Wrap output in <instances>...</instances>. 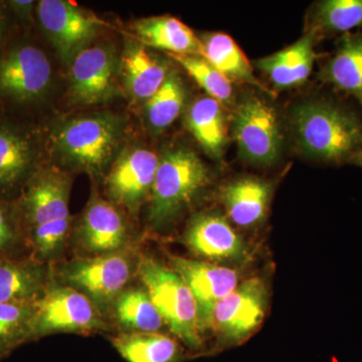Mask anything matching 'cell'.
Listing matches in <instances>:
<instances>
[{"instance_id": "cell-1", "label": "cell", "mask_w": 362, "mask_h": 362, "mask_svg": "<svg viewBox=\"0 0 362 362\" xmlns=\"http://www.w3.org/2000/svg\"><path fill=\"white\" fill-rule=\"evenodd\" d=\"M70 188L63 173L42 171L28 181L16 204L26 247L42 263L56 258L68 240Z\"/></svg>"}, {"instance_id": "cell-16", "label": "cell", "mask_w": 362, "mask_h": 362, "mask_svg": "<svg viewBox=\"0 0 362 362\" xmlns=\"http://www.w3.org/2000/svg\"><path fill=\"white\" fill-rule=\"evenodd\" d=\"M49 284V268L32 255L0 256V304H37Z\"/></svg>"}, {"instance_id": "cell-3", "label": "cell", "mask_w": 362, "mask_h": 362, "mask_svg": "<svg viewBox=\"0 0 362 362\" xmlns=\"http://www.w3.org/2000/svg\"><path fill=\"white\" fill-rule=\"evenodd\" d=\"M137 273L171 332L190 349H199L202 329L197 301L180 274L147 257L138 261Z\"/></svg>"}, {"instance_id": "cell-34", "label": "cell", "mask_w": 362, "mask_h": 362, "mask_svg": "<svg viewBox=\"0 0 362 362\" xmlns=\"http://www.w3.org/2000/svg\"><path fill=\"white\" fill-rule=\"evenodd\" d=\"M349 162L362 168V147L349 159Z\"/></svg>"}, {"instance_id": "cell-15", "label": "cell", "mask_w": 362, "mask_h": 362, "mask_svg": "<svg viewBox=\"0 0 362 362\" xmlns=\"http://www.w3.org/2000/svg\"><path fill=\"white\" fill-rule=\"evenodd\" d=\"M173 265L194 294L202 332L209 328L216 303L238 287V274L226 267L180 257H173Z\"/></svg>"}, {"instance_id": "cell-32", "label": "cell", "mask_w": 362, "mask_h": 362, "mask_svg": "<svg viewBox=\"0 0 362 362\" xmlns=\"http://www.w3.org/2000/svg\"><path fill=\"white\" fill-rule=\"evenodd\" d=\"M21 247L26 244L16 204L11 206L0 197V256L18 255Z\"/></svg>"}, {"instance_id": "cell-21", "label": "cell", "mask_w": 362, "mask_h": 362, "mask_svg": "<svg viewBox=\"0 0 362 362\" xmlns=\"http://www.w3.org/2000/svg\"><path fill=\"white\" fill-rule=\"evenodd\" d=\"M35 150L20 131L0 125V194H9L32 178Z\"/></svg>"}, {"instance_id": "cell-25", "label": "cell", "mask_w": 362, "mask_h": 362, "mask_svg": "<svg viewBox=\"0 0 362 362\" xmlns=\"http://www.w3.org/2000/svg\"><path fill=\"white\" fill-rule=\"evenodd\" d=\"M127 362H178L180 349L173 338L157 332H122L111 338Z\"/></svg>"}, {"instance_id": "cell-28", "label": "cell", "mask_w": 362, "mask_h": 362, "mask_svg": "<svg viewBox=\"0 0 362 362\" xmlns=\"http://www.w3.org/2000/svg\"><path fill=\"white\" fill-rule=\"evenodd\" d=\"M362 30V0H324L313 7L309 30L322 35Z\"/></svg>"}, {"instance_id": "cell-14", "label": "cell", "mask_w": 362, "mask_h": 362, "mask_svg": "<svg viewBox=\"0 0 362 362\" xmlns=\"http://www.w3.org/2000/svg\"><path fill=\"white\" fill-rule=\"evenodd\" d=\"M127 242V226L115 204L98 194L90 197L77 228L76 243L88 257L121 251Z\"/></svg>"}, {"instance_id": "cell-7", "label": "cell", "mask_w": 362, "mask_h": 362, "mask_svg": "<svg viewBox=\"0 0 362 362\" xmlns=\"http://www.w3.org/2000/svg\"><path fill=\"white\" fill-rule=\"evenodd\" d=\"M132 272V261L119 251L73 259L62 270V277L66 285L89 297L102 311L125 291Z\"/></svg>"}, {"instance_id": "cell-22", "label": "cell", "mask_w": 362, "mask_h": 362, "mask_svg": "<svg viewBox=\"0 0 362 362\" xmlns=\"http://www.w3.org/2000/svg\"><path fill=\"white\" fill-rule=\"evenodd\" d=\"M202 42V58L228 80L254 86L273 96L272 90L257 78L246 54L230 35L223 33H211Z\"/></svg>"}, {"instance_id": "cell-10", "label": "cell", "mask_w": 362, "mask_h": 362, "mask_svg": "<svg viewBox=\"0 0 362 362\" xmlns=\"http://www.w3.org/2000/svg\"><path fill=\"white\" fill-rule=\"evenodd\" d=\"M52 66L39 47L21 45L0 59V94L18 102L39 99L51 84Z\"/></svg>"}, {"instance_id": "cell-26", "label": "cell", "mask_w": 362, "mask_h": 362, "mask_svg": "<svg viewBox=\"0 0 362 362\" xmlns=\"http://www.w3.org/2000/svg\"><path fill=\"white\" fill-rule=\"evenodd\" d=\"M187 125L207 153L216 158L223 156L228 138L220 102L211 97L199 98L188 110Z\"/></svg>"}, {"instance_id": "cell-6", "label": "cell", "mask_w": 362, "mask_h": 362, "mask_svg": "<svg viewBox=\"0 0 362 362\" xmlns=\"http://www.w3.org/2000/svg\"><path fill=\"white\" fill-rule=\"evenodd\" d=\"M106 328L99 307L70 286L51 282L35 304L33 340L58 332L90 334Z\"/></svg>"}, {"instance_id": "cell-11", "label": "cell", "mask_w": 362, "mask_h": 362, "mask_svg": "<svg viewBox=\"0 0 362 362\" xmlns=\"http://www.w3.org/2000/svg\"><path fill=\"white\" fill-rule=\"evenodd\" d=\"M266 305L265 284L259 279L247 280L216 303L209 328L232 341H240L259 327Z\"/></svg>"}, {"instance_id": "cell-27", "label": "cell", "mask_w": 362, "mask_h": 362, "mask_svg": "<svg viewBox=\"0 0 362 362\" xmlns=\"http://www.w3.org/2000/svg\"><path fill=\"white\" fill-rule=\"evenodd\" d=\"M113 306L117 320L127 332H157L165 324L145 289H126Z\"/></svg>"}, {"instance_id": "cell-35", "label": "cell", "mask_w": 362, "mask_h": 362, "mask_svg": "<svg viewBox=\"0 0 362 362\" xmlns=\"http://www.w3.org/2000/svg\"><path fill=\"white\" fill-rule=\"evenodd\" d=\"M2 30H4V28H2L1 20H0V39H1Z\"/></svg>"}, {"instance_id": "cell-18", "label": "cell", "mask_w": 362, "mask_h": 362, "mask_svg": "<svg viewBox=\"0 0 362 362\" xmlns=\"http://www.w3.org/2000/svg\"><path fill=\"white\" fill-rule=\"evenodd\" d=\"M319 78L354 97L362 108V30L344 33Z\"/></svg>"}, {"instance_id": "cell-24", "label": "cell", "mask_w": 362, "mask_h": 362, "mask_svg": "<svg viewBox=\"0 0 362 362\" xmlns=\"http://www.w3.org/2000/svg\"><path fill=\"white\" fill-rule=\"evenodd\" d=\"M270 197V185L257 178L235 181L223 192L228 216L240 226H251L263 220Z\"/></svg>"}, {"instance_id": "cell-13", "label": "cell", "mask_w": 362, "mask_h": 362, "mask_svg": "<svg viewBox=\"0 0 362 362\" xmlns=\"http://www.w3.org/2000/svg\"><path fill=\"white\" fill-rule=\"evenodd\" d=\"M116 59L112 47H85L71 61L70 94L73 101L92 105L106 101L115 92Z\"/></svg>"}, {"instance_id": "cell-30", "label": "cell", "mask_w": 362, "mask_h": 362, "mask_svg": "<svg viewBox=\"0 0 362 362\" xmlns=\"http://www.w3.org/2000/svg\"><path fill=\"white\" fill-rule=\"evenodd\" d=\"M185 101L182 81L176 74L168 75L165 82L146 102V116L154 130L166 129L180 115Z\"/></svg>"}, {"instance_id": "cell-31", "label": "cell", "mask_w": 362, "mask_h": 362, "mask_svg": "<svg viewBox=\"0 0 362 362\" xmlns=\"http://www.w3.org/2000/svg\"><path fill=\"white\" fill-rule=\"evenodd\" d=\"M170 56L187 71L188 75L194 78L199 87L206 90L209 97L213 98L220 103L230 102L233 97L232 82L206 59L187 54Z\"/></svg>"}, {"instance_id": "cell-12", "label": "cell", "mask_w": 362, "mask_h": 362, "mask_svg": "<svg viewBox=\"0 0 362 362\" xmlns=\"http://www.w3.org/2000/svg\"><path fill=\"white\" fill-rule=\"evenodd\" d=\"M158 164L159 158L151 150L135 148L123 154L107 178L112 204L135 214L151 192Z\"/></svg>"}, {"instance_id": "cell-2", "label": "cell", "mask_w": 362, "mask_h": 362, "mask_svg": "<svg viewBox=\"0 0 362 362\" xmlns=\"http://www.w3.org/2000/svg\"><path fill=\"white\" fill-rule=\"evenodd\" d=\"M292 125L300 150L329 163L349 161L362 147V119L330 100H312L293 111Z\"/></svg>"}, {"instance_id": "cell-19", "label": "cell", "mask_w": 362, "mask_h": 362, "mask_svg": "<svg viewBox=\"0 0 362 362\" xmlns=\"http://www.w3.org/2000/svg\"><path fill=\"white\" fill-rule=\"evenodd\" d=\"M187 242L195 252L211 259L239 258L244 252L238 233L223 216L216 214L197 216L188 228Z\"/></svg>"}, {"instance_id": "cell-29", "label": "cell", "mask_w": 362, "mask_h": 362, "mask_svg": "<svg viewBox=\"0 0 362 362\" xmlns=\"http://www.w3.org/2000/svg\"><path fill=\"white\" fill-rule=\"evenodd\" d=\"M35 304H0V361L33 340Z\"/></svg>"}, {"instance_id": "cell-5", "label": "cell", "mask_w": 362, "mask_h": 362, "mask_svg": "<svg viewBox=\"0 0 362 362\" xmlns=\"http://www.w3.org/2000/svg\"><path fill=\"white\" fill-rule=\"evenodd\" d=\"M121 126L114 117L73 119L57 132L54 147L69 165L98 173L109 163L120 143Z\"/></svg>"}, {"instance_id": "cell-20", "label": "cell", "mask_w": 362, "mask_h": 362, "mask_svg": "<svg viewBox=\"0 0 362 362\" xmlns=\"http://www.w3.org/2000/svg\"><path fill=\"white\" fill-rule=\"evenodd\" d=\"M138 39L145 45L170 54L202 57V42L192 28L173 16H153L135 23Z\"/></svg>"}, {"instance_id": "cell-9", "label": "cell", "mask_w": 362, "mask_h": 362, "mask_svg": "<svg viewBox=\"0 0 362 362\" xmlns=\"http://www.w3.org/2000/svg\"><path fill=\"white\" fill-rule=\"evenodd\" d=\"M37 14L42 30L65 64L85 49L101 25L96 16L65 0H42L37 4Z\"/></svg>"}, {"instance_id": "cell-4", "label": "cell", "mask_w": 362, "mask_h": 362, "mask_svg": "<svg viewBox=\"0 0 362 362\" xmlns=\"http://www.w3.org/2000/svg\"><path fill=\"white\" fill-rule=\"evenodd\" d=\"M207 182V169L194 152L187 149L166 152L159 159L150 192V221L160 226L175 218Z\"/></svg>"}, {"instance_id": "cell-33", "label": "cell", "mask_w": 362, "mask_h": 362, "mask_svg": "<svg viewBox=\"0 0 362 362\" xmlns=\"http://www.w3.org/2000/svg\"><path fill=\"white\" fill-rule=\"evenodd\" d=\"M11 7L13 11L18 13V16H21L23 20H28L30 16V11H32V7L33 6V1H25V0H16V1H11Z\"/></svg>"}, {"instance_id": "cell-8", "label": "cell", "mask_w": 362, "mask_h": 362, "mask_svg": "<svg viewBox=\"0 0 362 362\" xmlns=\"http://www.w3.org/2000/svg\"><path fill=\"white\" fill-rule=\"evenodd\" d=\"M233 125L240 158L256 165L277 160L283 138L271 105L259 98H247L235 109Z\"/></svg>"}, {"instance_id": "cell-17", "label": "cell", "mask_w": 362, "mask_h": 362, "mask_svg": "<svg viewBox=\"0 0 362 362\" xmlns=\"http://www.w3.org/2000/svg\"><path fill=\"white\" fill-rule=\"evenodd\" d=\"M318 37L315 33L308 30L294 44L271 56L257 59L255 65L278 89L298 87L310 76L315 63Z\"/></svg>"}, {"instance_id": "cell-23", "label": "cell", "mask_w": 362, "mask_h": 362, "mask_svg": "<svg viewBox=\"0 0 362 362\" xmlns=\"http://www.w3.org/2000/svg\"><path fill=\"white\" fill-rule=\"evenodd\" d=\"M122 73L130 94L146 101L168 77V66L139 45H130L124 52Z\"/></svg>"}]
</instances>
